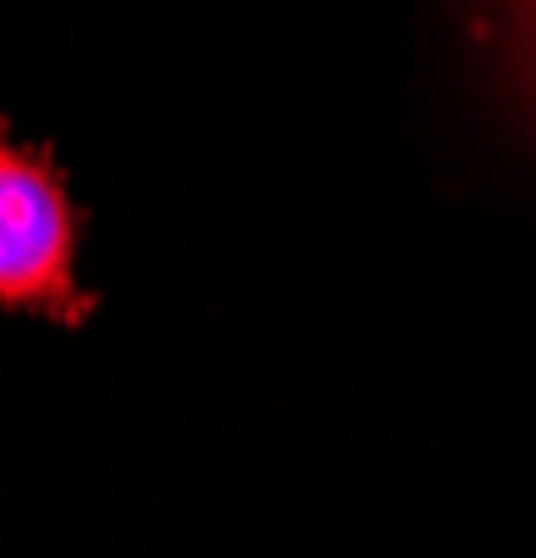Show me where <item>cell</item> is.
<instances>
[{"label": "cell", "instance_id": "2", "mask_svg": "<svg viewBox=\"0 0 536 558\" xmlns=\"http://www.w3.org/2000/svg\"><path fill=\"white\" fill-rule=\"evenodd\" d=\"M470 7L480 17V39L491 45V68L536 129V0H470Z\"/></svg>", "mask_w": 536, "mask_h": 558}, {"label": "cell", "instance_id": "1", "mask_svg": "<svg viewBox=\"0 0 536 558\" xmlns=\"http://www.w3.org/2000/svg\"><path fill=\"white\" fill-rule=\"evenodd\" d=\"M73 252L78 213L62 191V173L39 146H23L0 123V307L78 324L89 296L73 279Z\"/></svg>", "mask_w": 536, "mask_h": 558}]
</instances>
